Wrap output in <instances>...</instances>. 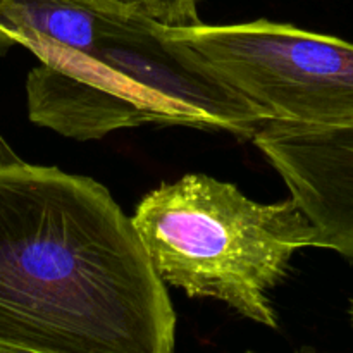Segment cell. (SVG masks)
I'll list each match as a JSON object with an SVG mask.
<instances>
[{"mask_svg":"<svg viewBox=\"0 0 353 353\" xmlns=\"http://www.w3.org/2000/svg\"><path fill=\"white\" fill-rule=\"evenodd\" d=\"M176 317L95 179L0 159V353H171Z\"/></svg>","mask_w":353,"mask_h":353,"instance_id":"cell-1","label":"cell"},{"mask_svg":"<svg viewBox=\"0 0 353 353\" xmlns=\"http://www.w3.org/2000/svg\"><path fill=\"white\" fill-rule=\"evenodd\" d=\"M117 16L90 0H0V55L19 45L59 68L88 54Z\"/></svg>","mask_w":353,"mask_h":353,"instance_id":"cell-6","label":"cell"},{"mask_svg":"<svg viewBox=\"0 0 353 353\" xmlns=\"http://www.w3.org/2000/svg\"><path fill=\"white\" fill-rule=\"evenodd\" d=\"M26 103L31 123L79 141L143 124L254 138L271 121L165 26L126 14L88 54L31 69Z\"/></svg>","mask_w":353,"mask_h":353,"instance_id":"cell-2","label":"cell"},{"mask_svg":"<svg viewBox=\"0 0 353 353\" xmlns=\"http://www.w3.org/2000/svg\"><path fill=\"white\" fill-rule=\"evenodd\" d=\"M165 30L271 119L353 123L350 41L268 19Z\"/></svg>","mask_w":353,"mask_h":353,"instance_id":"cell-4","label":"cell"},{"mask_svg":"<svg viewBox=\"0 0 353 353\" xmlns=\"http://www.w3.org/2000/svg\"><path fill=\"white\" fill-rule=\"evenodd\" d=\"M254 141L314 224L317 247L353 262V123L271 119Z\"/></svg>","mask_w":353,"mask_h":353,"instance_id":"cell-5","label":"cell"},{"mask_svg":"<svg viewBox=\"0 0 353 353\" xmlns=\"http://www.w3.org/2000/svg\"><path fill=\"white\" fill-rule=\"evenodd\" d=\"M102 9L126 16L143 17L165 28H190L200 24L196 0H90Z\"/></svg>","mask_w":353,"mask_h":353,"instance_id":"cell-7","label":"cell"},{"mask_svg":"<svg viewBox=\"0 0 353 353\" xmlns=\"http://www.w3.org/2000/svg\"><path fill=\"white\" fill-rule=\"evenodd\" d=\"M131 219L162 281L272 330L269 292L288 276L296 252L317 247L316 228L293 199L255 202L207 174L164 183Z\"/></svg>","mask_w":353,"mask_h":353,"instance_id":"cell-3","label":"cell"},{"mask_svg":"<svg viewBox=\"0 0 353 353\" xmlns=\"http://www.w3.org/2000/svg\"><path fill=\"white\" fill-rule=\"evenodd\" d=\"M350 316H352V323H353V302H352V310H350Z\"/></svg>","mask_w":353,"mask_h":353,"instance_id":"cell-8","label":"cell"}]
</instances>
